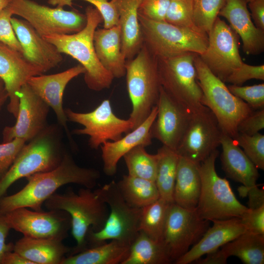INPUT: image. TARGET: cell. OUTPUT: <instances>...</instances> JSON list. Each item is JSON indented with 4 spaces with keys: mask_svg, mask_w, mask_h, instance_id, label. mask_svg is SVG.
<instances>
[{
    "mask_svg": "<svg viewBox=\"0 0 264 264\" xmlns=\"http://www.w3.org/2000/svg\"><path fill=\"white\" fill-rule=\"evenodd\" d=\"M101 175L99 171L78 165L66 152L60 164L54 169L26 177L27 183L18 192L0 198V214H4L20 207L43 211L45 201L66 184H78L93 189Z\"/></svg>",
    "mask_w": 264,
    "mask_h": 264,
    "instance_id": "cell-1",
    "label": "cell"
},
{
    "mask_svg": "<svg viewBox=\"0 0 264 264\" xmlns=\"http://www.w3.org/2000/svg\"><path fill=\"white\" fill-rule=\"evenodd\" d=\"M48 210H62L71 219V234L76 241L69 255L87 249L86 237L89 229H101L108 218L109 209L96 190L82 187L77 193L68 189L63 194L54 193L44 205Z\"/></svg>",
    "mask_w": 264,
    "mask_h": 264,
    "instance_id": "cell-2",
    "label": "cell"
},
{
    "mask_svg": "<svg viewBox=\"0 0 264 264\" xmlns=\"http://www.w3.org/2000/svg\"><path fill=\"white\" fill-rule=\"evenodd\" d=\"M87 24L81 31L69 34H52L44 38L53 44L61 53L78 61L85 69L84 81L91 90L99 91L109 88L113 76L101 65L96 54L93 36L103 22L98 10L92 5L85 9Z\"/></svg>",
    "mask_w": 264,
    "mask_h": 264,
    "instance_id": "cell-3",
    "label": "cell"
},
{
    "mask_svg": "<svg viewBox=\"0 0 264 264\" xmlns=\"http://www.w3.org/2000/svg\"><path fill=\"white\" fill-rule=\"evenodd\" d=\"M63 128L47 126L23 146L13 165L0 179V198L16 181L32 175L52 170L61 163L65 151Z\"/></svg>",
    "mask_w": 264,
    "mask_h": 264,
    "instance_id": "cell-4",
    "label": "cell"
},
{
    "mask_svg": "<svg viewBox=\"0 0 264 264\" xmlns=\"http://www.w3.org/2000/svg\"><path fill=\"white\" fill-rule=\"evenodd\" d=\"M126 84L132 110L129 120L132 130L140 125L157 105L161 85L157 58L143 44L132 59L125 64Z\"/></svg>",
    "mask_w": 264,
    "mask_h": 264,
    "instance_id": "cell-5",
    "label": "cell"
},
{
    "mask_svg": "<svg viewBox=\"0 0 264 264\" xmlns=\"http://www.w3.org/2000/svg\"><path fill=\"white\" fill-rule=\"evenodd\" d=\"M219 154L216 150L198 166L201 189L195 210L200 219L209 221L240 218L248 210L237 199L228 181L217 174Z\"/></svg>",
    "mask_w": 264,
    "mask_h": 264,
    "instance_id": "cell-6",
    "label": "cell"
},
{
    "mask_svg": "<svg viewBox=\"0 0 264 264\" xmlns=\"http://www.w3.org/2000/svg\"><path fill=\"white\" fill-rule=\"evenodd\" d=\"M194 65L203 93V105L214 113L223 133L234 138L239 123L253 110L230 91L224 82L209 69L199 54L195 57Z\"/></svg>",
    "mask_w": 264,
    "mask_h": 264,
    "instance_id": "cell-7",
    "label": "cell"
},
{
    "mask_svg": "<svg viewBox=\"0 0 264 264\" xmlns=\"http://www.w3.org/2000/svg\"><path fill=\"white\" fill-rule=\"evenodd\" d=\"M96 191L108 205L109 213L101 229L98 231L89 229L86 237L87 248L112 240L131 245L139 232L141 208L131 207L126 202L114 181Z\"/></svg>",
    "mask_w": 264,
    "mask_h": 264,
    "instance_id": "cell-8",
    "label": "cell"
},
{
    "mask_svg": "<svg viewBox=\"0 0 264 264\" xmlns=\"http://www.w3.org/2000/svg\"><path fill=\"white\" fill-rule=\"evenodd\" d=\"M197 54L189 52L169 58H157L161 86L190 113L196 112L205 107L194 65Z\"/></svg>",
    "mask_w": 264,
    "mask_h": 264,
    "instance_id": "cell-9",
    "label": "cell"
},
{
    "mask_svg": "<svg viewBox=\"0 0 264 264\" xmlns=\"http://www.w3.org/2000/svg\"><path fill=\"white\" fill-rule=\"evenodd\" d=\"M138 20L144 44L157 58L189 52L200 55L206 49L208 35L206 33L140 16Z\"/></svg>",
    "mask_w": 264,
    "mask_h": 264,
    "instance_id": "cell-10",
    "label": "cell"
},
{
    "mask_svg": "<svg viewBox=\"0 0 264 264\" xmlns=\"http://www.w3.org/2000/svg\"><path fill=\"white\" fill-rule=\"evenodd\" d=\"M13 15L26 21L42 37L78 32L87 24V17L76 10L51 8L32 0H12L8 5Z\"/></svg>",
    "mask_w": 264,
    "mask_h": 264,
    "instance_id": "cell-11",
    "label": "cell"
},
{
    "mask_svg": "<svg viewBox=\"0 0 264 264\" xmlns=\"http://www.w3.org/2000/svg\"><path fill=\"white\" fill-rule=\"evenodd\" d=\"M65 112L68 121L84 127L73 130L71 133L88 135V145L92 149H98L105 142L118 140L123 133L132 131L131 121L118 117L109 99L104 100L90 112H78L69 108L65 109Z\"/></svg>",
    "mask_w": 264,
    "mask_h": 264,
    "instance_id": "cell-12",
    "label": "cell"
},
{
    "mask_svg": "<svg viewBox=\"0 0 264 264\" xmlns=\"http://www.w3.org/2000/svg\"><path fill=\"white\" fill-rule=\"evenodd\" d=\"M209 227L195 210L170 204L161 241L172 263L186 253Z\"/></svg>",
    "mask_w": 264,
    "mask_h": 264,
    "instance_id": "cell-13",
    "label": "cell"
},
{
    "mask_svg": "<svg viewBox=\"0 0 264 264\" xmlns=\"http://www.w3.org/2000/svg\"><path fill=\"white\" fill-rule=\"evenodd\" d=\"M223 133L216 116L205 106L191 113L176 152L179 156L198 165L220 145Z\"/></svg>",
    "mask_w": 264,
    "mask_h": 264,
    "instance_id": "cell-14",
    "label": "cell"
},
{
    "mask_svg": "<svg viewBox=\"0 0 264 264\" xmlns=\"http://www.w3.org/2000/svg\"><path fill=\"white\" fill-rule=\"evenodd\" d=\"M207 35L206 49L199 56L209 69L225 83L227 77L243 62L239 52L240 37L219 17Z\"/></svg>",
    "mask_w": 264,
    "mask_h": 264,
    "instance_id": "cell-15",
    "label": "cell"
},
{
    "mask_svg": "<svg viewBox=\"0 0 264 264\" xmlns=\"http://www.w3.org/2000/svg\"><path fill=\"white\" fill-rule=\"evenodd\" d=\"M3 215L11 229L26 237L63 241L71 228L70 216L62 210L44 212L20 207Z\"/></svg>",
    "mask_w": 264,
    "mask_h": 264,
    "instance_id": "cell-16",
    "label": "cell"
},
{
    "mask_svg": "<svg viewBox=\"0 0 264 264\" xmlns=\"http://www.w3.org/2000/svg\"><path fill=\"white\" fill-rule=\"evenodd\" d=\"M19 103L17 120L2 131V142L18 138L29 141L47 126L50 107L30 88L23 85L17 93Z\"/></svg>",
    "mask_w": 264,
    "mask_h": 264,
    "instance_id": "cell-17",
    "label": "cell"
},
{
    "mask_svg": "<svg viewBox=\"0 0 264 264\" xmlns=\"http://www.w3.org/2000/svg\"><path fill=\"white\" fill-rule=\"evenodd\" d=\"M156 106V117L150 129L152 138L176 151L191 113L176 102L161 86Z\"/></svg>",
    "mask_w": 264,
    "mask_h": 264,
    "instance_id": "cell-18",
    "label": "cell"
},
{
    "mask_svg": "<svg viewBox=\"0 0 264 264\" xmlns=\"http://www.w3.org/2000/svg\"><path fill=\"white\" fill-rule=\"evenodd\" d=\"M85 72L84 67L79 64L58 73L32 76L26 83L32 90L53 110L58 124L65 130L72 146L74 145V141L67 126L68 120L63 106V95L68 83Z\"/></svg>",
    "mask_w": 264,
    "mask_h": 264,
    "instance_id": "cell-19",
    "label": "cell"
},
{
    "mask_svg": "<svg viewBox=\"0 0 264 264\" xmlns=\"http://www.w3.org/2000/svg\"><path fill=\"white\" fill-rule=\"evenodd\" d=\"M43 73L23 54L0 43V78L8 95L7 110L15 118L17 116L19 103L17 93L29 78Z\"/></svg>",
    "mask_w": 264,
    "mask_h": 264,
    "instance_id": "cell-20",
    "label": "cell"
},
{
    "mask_svg": "<svg viewBox=\"0 0 264 264\" xmlns=\"http://www.w3.org/2000/svg\"><path fill=\"white\" fill-rule=\"evenodd\" d=\"M11 22L24 56L43 73L62 62L63 56L56 47L41 36L26 21L12 17Z\"/></svg>",
    "mask_w": 264,
    "mask_h": 264,
    "instance_id": "cell-21",
    "label": "cell"
},
{
    "mask_svg": "<svg viewBox=\"0 0 264 264\" xmlns=\"http://www.w3.org/2000/svg\"><path fill=\"white\" fill-rule=\"evenodd\" d=\"M246 0H226L219 16L225 18L242 42L247 55H258L264 50V31L252 21Z\"/></svg>",
    "mask_w": 264,
    "mask_h": 264,
    "instance_id": "cell-22",
    "label": "cell"
},
{
    "mask_svg": "<svg viewBox=\"0 0 264 264\" xmlns=\"http://www.w3.org/2000/svg\"><path fill=\"white\" fill-rule=\"evenodd\" d=\"M213 225L208 227L201 238L184 255L177 259L176 264H189L202 256L216 251L233 240L246 229L240 218L211 220Z\"/></svg>",
    "mask_w": 264,
    "mask_h": 264,
    "instance_id": "cell-23",
    "label": "cell"
},
{
    "mask_svg": "<svg viewBox=\"0 0 264 264\" xmlns=\"http://www.w3.org/2000/svg\"><path fill=\"white\" fill-rule=\"evenodd\" d=\"M157 113V106L154 107L147 119L138 127L126 133L118 140L107 141L101 146L104 173L111 176L117 172L119 160L133 148L152 144L150 129Z\"/></svg>",
    "mask_w": 264,
    "mask_h": 264,
    "instance_id": "cell-24",
    "label": "cell"
},
{
    "mask_svg": "<svg viewBox=\"0 0 264 264\" xmlns=\"http://www.w3.org/2000/svg\"><path fill=\"white\" fill-rule=\"evenodd\" d=\"M220 145L222 169L229 178L250 188L256 186L258 169L230 136L223 133Z\"/></svg>",
    "mask_w": 264,
    "mask_h": 264,
    "instance_id": "cell-25",
    "label": "cell"
},
{
    "mask_svg": "<svg viewBox=\"0 0 264 264\" xmlns=\"http://www.w3.org/2000/svg\"><path fill=\"white\" fill-rule=\"evenodd\" d=\"M97 57L103 66L114 77L121 78L126 74V60L122 51L119 25L110 28H97L93 36Z\"/></svg>",
    "mask_w": 264,
    "mask_h": 264,
    "instance_id": "cell-26",
    "label": "cell"
},
{
    "mask_svg": "<svg viewBox=\"0 0 264 264\" xmlns=\"http://www.w3.org/2000/svg\"><path fill=\"white\" fill-rule=\"evenodd\" d=\"M110 0L115 5L118 13L122 53L126 60L132 59L144 44L138 15L141 0Z\"/></svg>",
    "mask_w": 264,
    "mask_h": 264,
    "instance_id": "cell-27",
    "label": "cell"
},
{
    "mask_svg": "<svg viewBox=\"0 0 264 264\" xmlns=\"http://www.w3.org/2000/svg\"><path fill=\"white\" fill-rule=\"evenodd\" d=\"M63 240L51 238H33L23 236L14 245L13 251L33 264H61L72 249Z\"/></svg>",
    "mask_w": 264,
    "mask_h": 264,
    "instance_id": "cell-28",
    "label": "cell"
},
{
    "mask_svg": "<svg viewBox=\"0 0 264 264\" xmlns=\"http://www.w3.org/2000/svg\"><path fill=\"white\" fill-rule=\"evenodd\" d=\"M198 165L179 157L173 199L182 208L195 210L197 206L201 189Z\"/></svg>",
    "mask_w": 264,
    "mask_h": 264,
    "instance_id": "cell-29",
    "label": "cell"
},
{
    "mask_svg": "<svg viewBox=\"0 0 264 264\" xmlns=\"http://www.w3.org/2000/svg\"><path fill=\"white\" fill-rule=\"evenodd\" d=\"M130 246L117 240H110L69 255L61 264H122L129 254Z\"/></svg>",
    "mask_w": 264,
    "mask_h": 264,
    "instance_id": "cell-30",
    "label": "cell"
},
{
    "mask_svg": "<svg viewBox=\"0 0 264 264\" xmlns=\"http://www.w3.org/2000/svg\"><path fill=\"white\" fill-rule=\"evenodd\" d=\"M116 183L123 198L131 207L142 208L160 198L155 181L128 174Z\"/></svg>",
    "mask_w": 264,
    "mask_h": 264,
    "instance_id": "cell-31",
    "label": "cell"
},
{
    "mask_svg": "<svg viewBox=\"0 0 264 264\" xmlns=\"http://www.w3.org/2000/svg\"><path fill=\"white\" fill-rule=\"evenodd\" d=\"M172 263L160 242L139 231L131 244L122 264H169Z\"/></svg>",
    "mask_w": 264,
    "mask_h": 264,
    "instance_id": "cell-32",
    "label": "cell"
},
{
    "mask_svg": "<svg viewBox=\"0 0 264 264\" xmlns=\"http://www.w3.org/2000/svg\"><path fill=\"white\" fill-rule=\"evenodd\" d=\"M228 258L236 256L245 264L264 263V235L245 232L220 249Z\"/></svg>",
    "mask_w": 264,
    "mask_h": 264,
    "instance_id": "cell-33",
    "label": "cell"
},
{
    "mask_svg": "<svg viewBox=\"0 0 264 264\" xmlns=\"http://www.w3.org/2000/svg\"><path fill=\"white\" fill-rule=\"evenodd\" d=\"M158 157L155 183L160 198L174 203V191L179 156L175 150L162 145L156 153Z\"/></svg>",
    "mask_w": 264,
    "mask_h": 264,
    "instance_id": "cell-34",
    "label": "cell"
},
{
    "mask_svg": "<svg viewBox=\"0 0 264 264\" xmlns=\"http://www.w3.org/2000/svg\"><path fill=\"white\" fill-rule=\"evenodd\" d=\"M171 204L160 198L154 202L141 208L139 231L161 242Z\"/></svg>",
    "mask_w": 264,
    "mask_h": 264,
    "instance_id": "cell-35",
    "label": "cell"
},
{
    "mask_svg": "<svg viewBox=\"0 0 264 264\" xmlns=\"http://www.w3.org/2000/svg\"><path fill=\"white\" fill-rule=\"evenodd\" d=\"M128 175L155 181L158 157L157 154L148 153L145 147L137 146L123 157Z\"/></svg>",
    "mask_w": 264,
    "mask_h": 264,
    "instance_id": "cell-36",
    "label": "cell"
},
{
    "mask_svg": "<svg viewBox=\"0 0 264 264\" xmlns=\"http://www.w3.org/2000/svg\"><path fill=\"white\" fill-rule=\"evenodd\" d=\"M226 0H193V21L196 26L208 34Z\"/></svg>",
    "mask_w": 264,
    "mask_h": 264,
    "instance_id": "cell-37",
    "label": "cell"
},
{
    "mask_svg": "<svg viewBox=\"0 0 264 264\" xmlns=\"http://www.w3.org/2000/svg\"><path fill=\"white\" fill-rule=\"evenodd\" d=\"M165 22L202 32L196 26L194 22L193 0H170Z\"/></svg>",
    "mask_w": 264,
    "mask_h": 264,
    "instance_id": "cell-38",
    "label": "cell"
},
{
    "mask_svg": "<svg viewBox=\"0 0 264 264\" xmlns=\"http://www.w3.org/2000/svg\"><path fill=\"white\" fill-rule=\"evenodd\" d=\"M258 169L264 170V135L237 133L233 138Z\"/></svg>",
    "mask_w": 264,
    "mask_h": 264,
    "instance_id": "cell-39",
    "label": "cell"
},
{
    "mask_svg": "<svg viewBox=\"0 0 264 264\" xmlns=\"http://www.w3.org/2000/svg\"><path fill=\"white\" fill-rule=\"evenodd\" d=\"M230 91L253 110L264 109V84L249 86L231 85L227 86Z\"/></svg>",
    "mask_w": 264,
    "mask_h": 264,
    "instance_id": "cell-40",
    "label": "cell"
},
{
    "mask_svg": "<svg viewBox=\"0 0 264 264\" xmlns=\"http://www.w3.org/2000/svg\"><path fill=\"white\" fill-rule=\"evenodd\" d=\"M12 15L8 6L0 12V43L23 54L11 22Z\"/></svg>",
    "mask_w": 264,
    "mask_h": 264,
    "instance_id": "cell-41",
    "label": "cell"
},
{
    "mask_svg": "<svg viewBox=\"0 0 264 264\" xmlns=\"http://www.w3.org/2000/svg\"><path fill=\"white\" fill-rule=\"evenodd\" d=\"M26 141L15 138L7 142L0 143V179L13 165Z\"/></svg>",
    "mask_w": 264,
    "mask_h": 264,
    "instance_id": "cell-42",
    "label": "cell"
},
{
    "mask_svg": "<svg viewBox=\"0 0 264 264\" xmlns=\"http://www.w3.org/2000/svg\"><path fill=\"white\" fill-rule=\"evenodd\" d=\"M264 80V65L252 66L242 62L227 77L225 82L232 85L242 86L250 79Z\"/></svg>",
    "mask_w": 264,
    "mask_h": 264,
    "instance_id": "cell-43",
    "label": "cell"
},
{
    "mask_svg": "<svg viewBox=\"0 0 264 264\" xmlns=\"http://www.w3.org/2000/svg\"><path fill=\"white\" fill-rule=\"evenodd\" d=\"M170 0H141L138 15L147 19L165 22Z\"/></svg>",
    "mask_w": 264,
    "mask_h": 264,
    "instance_id": "cell-44",
    "label": "cell"
},
{
    "mask_svg": "<svg viewBox=\"0 0 264 264\" xmlns=\"http://www.w3.org/2000/svg\"><path fill=\"white\" fill-rule=\"evenodd\" d=\"M246 231L258 235H264V205L250 209L240 218Z\"/></svg>",
    "mask_w": 264,
    "mask_h": 264,
    "instance_id": "cell-45",
    "label": "cell"
},
{
    "mask_svg": "<svg viewBox=\"0 0 264 264\" xmlns=\"http://www.w3.org/2000/svg\"><path fill=\"white\" fill-rule=\"evenodd\" d=\"M264 128V109L253 110L237 126V132L252 135Z\"/></svg>",
    "mask_w": 264,
    "mask_h": 264,
    "instance_id": "cell-46",
    "label": "cell"
},
{
    "mask_svg": "<svg viewBox=\"0 0 264 264\" xmlns=\"http://www.w3.org/2000/svg\"><path fill=\"white\" fill-rule=\"evenodd\" d=\"M248 3L254 24L259 29L264 31V0H254Z\"/></svg>",
    "mask_w": 264,
    "mask_h": 264,
    "instance_id": "cell-47",
    "label": "cell"
},
{
    "mask_svg": "<svg viewBox=\"0 0 264 264\" xmlns=\"http://www.w3.org/2000/svg\"><path fill=\"white\" fill-rule=\"evenodd\" d=\"M10 229L4 215L0 214V264L5 253L13 251L14 249V244L6 243V238Z\"/></svg>",
    "mask_w": 264,
    "mask_h": 264,
    "instance_id": "cell-48",
    "label": "cell"
},
{
    "mask_svg": "<svg viewBox=\"0 0 264 264\" xmlns=\"http://www.w3.org/2000/svg\"><path fill=\"white\" fill-rule=\"evenodd\" d=\"M246 188L249 197L248 206L250 209H254L264 205V192L263 189L256 186Z\"/></svg>",
    "mask_w": 264,
    "mask_h": 264,
    "instance_id": "cell-49",
    "label": "cell"
},
{
    "mask_svg": "<svg viewBox=\"0 0 264 264\" xmlns=\"http://www.w3.org/2000/svg\"><path fill=\"white\" fill-rule=\"evenodd\" d=\"M206 255L205 258H200L195 262L198 264H225L228 258L222 250L219 249Z\"/></svg>",
    "mask_w": 264,
    "mask_h": 264,
    "instance_id": "cell-50",
    "label": "cell"
},
{
    "mask_svg": "<svg viewBox=\"0 0 264 264\" xmlns=\"http://www.w3.org/2000/svg\"><path fill=\"white\" fill-rule=\"evenodd\" d=\"M1 264H33V263L13 250L5 253L1 260Z\"/></svg>",
    "mask_w": 264,
    "mask_h": 264,
    "instance_id": "cell-51",
    "label": "cell"
},
{
    "mask_svg": "<svg viewBox=\"0 0 264 264\" xmlns=\"http://www.w3.org/2000/svg\"><path fill=\"white\" fill-rule=\"evenodd\" d=\"M8 99V95L2 80L0 78V112Z\"/></svg>",
    "mask_w": 264,
    "mask_h": 264,
    "instance_id": "cell-52",
    "label": "cell"
},
{
    "mask_svg": "<svg viewBox=\"0 0 264 264\" xmlns=\"http://www.w3.org/2000/svg\"><path fill=\"white\" fill-rule=\"evenodd\" d=\"M12 0H0V12L6 8Z\"/></svg>",
    "mask_w": 264,
    "mask_h": 264,
    "instance_id": "cell-53",
    "label": "cell"
},
{
    "mask_svg": "<svg viewBox=\"0 0 264 264\" xmlns=\"http://www.w3.org/2000/svg\"><path fill=\"white\" fill-rule=\"evenodd\" d=\"M246 0L247 2L248 3V2H249L251 1L254 0Z\"/></svg>",
    "mask_w": 264,
    "mask_h": 264,
    "instance_id": "cell-54",
    "label": "cell"
}]
</instances>
